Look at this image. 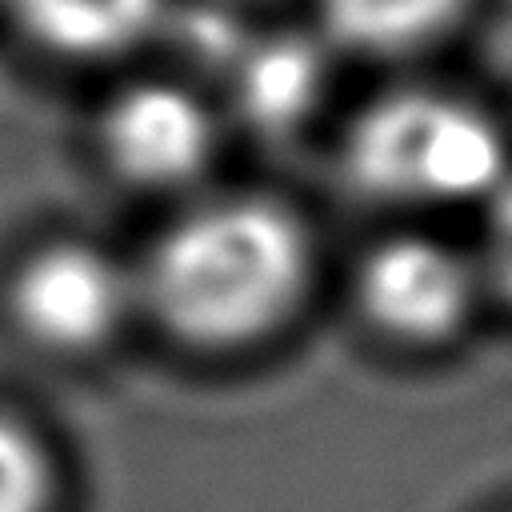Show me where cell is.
Listing matches in <instances>:
<instances>
[{"label": "cell", "mask_w": 512, "mask_h": 512, "mask_svg": "<svg viewBox=\"0 0 512 512\" xmlns=\"http://www.w3.org/2000/svg\"><path fill=\"white\" fill-rule=\"evenodd\" d=\"M4 8L32 44L64 60L132 52L164 20V0H4Z\"/></svg>", "instance_id": "8992f818"}, {"label": "cell", "mask_w": 512, "mask_h": 512, "mask_svg": "<svg viewBox=\"0 0 512 512\" xmlns=\"http://www.w3.org/2000/svg\"><path fill=\"white\" fill-rule=\"evenodd\" d=\"M100 144L124 180L140 188H184L200 180L216 156V120L196 92L148 80L108 104Z\"/></svg>", "instance_id": "5b68a950"}, {"label": "cell", "mask_w": 512, "mask_h": 512, "mask_svg": "<svg viewBox=\"0 0 512 512\" xmlns=\"http://www.w3.org/2000/svg\"><path fill=\"white\" fill-rule=\"evenodd\" d=\"M140 304L136 276L96 244L52 240L20 260L8 284L16 328L48 352L108 344Z\"/></svg>", "instance_id": "277c9868"}, {"label": "cell", "mask_w": 512, "mask_h": 512, "mask_svg": "<svg viewBox=\"0 0 512 512\" xmlns=\"http://www.w3.org/2000/svg\"><path fill=\"white\" fill-rule=\"evenodd\" d=\"M344 180L388 208H484L512 176L492 112L460 92L396 88L368 100L340 140Z\"/></svg>", "instance_id": "7a4b0ae2"}, {"label": "cell", "mask_w": 512, "mask_h": 512, "mask_svg": "<svg viewBox=\"0 0 512 512\" xmlns=\"http://www.w3.org/2000/svg\"><path fill=\"white\" fill-rule=\"evenodd\" d=\"M484 296L476 252L428 232H396L372 244L352 276L360 320L408 352H432L464 336Z\"/></svg>", "instance_id": "3957f363"}, {"label": "cell", "mask_w": 512, "mask_h": 512, "mask_svg": "<svg viewBox=\"0 0 512 512\" xmlns=\"http://www.w3.org/2000/svg\"><path fill=\"white\" fill-rule=\"evenodd\" d=\"M236 88L244 108L264 120V124H284L288 116H296L300 108L312 104L316 92V64L308 60V52L292 40H276L260 52H252L240 72H236Z\"/></svg>", "instance_id": "ba28073f"}, {"label": "cell", "mask_w": 512, "mask_h": 512, "mask_svg": "<svg viewBox=\"0 0 512 512\" xmlns=\"http://www.w3.org/2000/svg\"><path fill=\"white\" fill-rule=\"evenodd\" d=\"M472 0H316L332 44L372 60H404L448 40Z\"/></svg>", "instance_id": "52a82bcc"}, {"label": "cell", "mask_w": 512, "mask_h": 512, "mask_svg": "<svg viewBox=\"0 0 512 512\" xmlns=\"http://www.w3.org/2000/svg\"><path fill=\"white\" fill-rule=\"evenodd\" d=\"M56 468L44 440L0 412V512H52Z\"/></svg>", "instance_id": "9c48e42d"}, {"label": "cell", "mask_w": 512, "mask_h": 512, "mask_svg": "<svg viewBox=\"0 0 512 512\" xmlns=\"http://www.w3.org/2000/svg\"><path fill=\"white\" fill-rule=\"evenodd\" d=\"M476 264H480V276H484L488 296H500L504 304H512V176L480 208Z\"/></svg>", "instance_id": "30bf717a"}, {"label": "cell", "mask_w": 512, "mask_h": 512, "mask_svg": "<svg viewBox=\"0 0 512 512\" xmlns=\"http://www.w3.org/2000/svg\"><path fill=\"white\" fill-rule=\"evenodd\" d=\"M312 272V236L288 204L220 196L160 232L136 288L184 344L232 352L280 332L300 312Z\"/></svg>", "instance_id": "6da1fadb"}]
</instances>
